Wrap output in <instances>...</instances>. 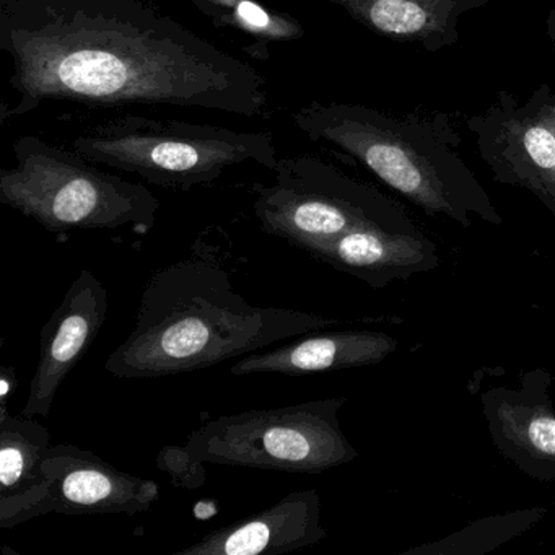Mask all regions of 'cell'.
Wrapping results in <instances>:
<instances>
[{"instance_id":"obj_1","label":"cell","mask_w":555,"mask_h":555,"mask_svg":"<svg viewBox=\"0 0 555 555\" xmlns=\"http://www.w3.org/2000/svg\"><path fill=\"white\" fill-rule=\"evenodd\" d=\"M0 50L18 95L2 119L44 102L177 106L258 118L268 80L147 0H0Z\"/></svg>"},{"instance_id":"obj_2","label":"cell","mask_w":555,"mask_h":555,"mask_svg":"<svg viewBox=\"0 0 555 555\" xmlns=\"http://www.w3.org/2000/svg\"><path fill=\"white\" fill-rule=\"evenodd\" d=\"M340 323L294 308L255 307L222 266L188 258L149 279L134 330L109 353L105 370L122 379L181 375Z\"/></svg>"},{"instance_id":"obj_3","label":"cell","mask_w":555,"mask_h":555,"mask_svg":"<svg viewBox=\"0 0 555 555\" xmlns=\"http://www.w3.org/2000/svg\"><path fill=\"white\" fill-rule=\"evenodd\" d=\"M292 118L310 141L343 152L427 216L463 229L474 220L502 225V214L457 154L451 129L353 103L311 102Z\"/></svg>"},{"instance_id":"obj_4","label":"cell","mask_w":555,"mask_h":555,"mask_svg":"<svg viewBox=\"0 0 555 555\" xmlns=\"http://www.w3.org/2000/svg\"><path fill=\"white\" fill-rule=\"evenodd\" d=\"M70 149L100 167L126 171L171 190L210 186L233 168L274 171V135L212 125L125 115L93 126Z\"/></svg>"},{"instance_id":"obj_5","label":"cell","mask_w":555,"mask_h":555,"mask_svg":"<svg viewBox=\"0 0 555 555\" xmlns=\"http://www.w3.org/2000/svg\"><path fill=\"white\" fill-rule=\"evenodd\" d=\"M15 167L0 173V201L51 233L131 229L147 233L160 201L144 184L100 170L79 152L35 135L14 142Z\"/></svg>"},{"instance_id":"obj_6","label":"cell","mask_w":555,"mask_h":555,"mask_svg":"<svg viewBox=\"0 0 555 555\" xmlns=\"http://www.w3.org/2000/svg\"><path fill=\"white\" fill-rule=\"evenodd\" d=\"M346 402V398H324L222 415L201 425L175 450L188 464L326 473L359 457L340 427Z\"/></svg>"},{"instance_id":"obj_7","label":"cell","mask_w":555,"mask_h":555,"mask_svg":"<svg viewBox=\"0 0 555 555\" xmlns=\"http://www.w3.org/2000/svg\"><path fill=\"white\" fill-rule=\"evenodd\" d=\"M271 184H256V219L300 249L365 227L415 229L391 197L314 155L281 157Z\"/></svg>"},{"instance_id":"obj_8","label":"cell","mask_w":555,"mask_h":555,"mask_svg":"<svg viewBox=\"0 0 555 555\" xmlns=\"http://www.w3.org/2000/svg\"><path fill=\"white\" fill-rule=\"evenodd\" d=\"M467 129L493 181L528 191L555 216V92L541 87L525 103L502 93Z\"/></svg>"},{"instance_id":"obj_9","label":"cell","mask_w":555,"mask_h":555,"mask_svg":"<svg viewBox=\"0 0 555 555\" xmlns=\"http://www.w3.org/2000/svg\"><path fill=\"white\" fill-rule=\"evenodd\" d=\"M554 376L532 369L516 386H492L480 395L483 418L499 453L529 479L555 480Z\"/></svg>"},{"instance_id":"obj_10","label":"cell","mask_w":555,"mask_h":555,"mask_svg":"<svg viewBox=\"0 0 555 555\" xmlns=\"http://www.w3.org/2000/svg\"><path fill=\"white\" fill-rule=\"evenodd\" d=\"M47 499L41 516L138 515L160 499L155 480L132 476L70 443L51 444L43 461Z\"/></svg>"},{"instance_id":"obj_11","label":"cell","mask_w":555,"mask_h":555,"mask_svg":"<svg viewBox=\"0 0 555 555\" xmlns=\"http://www.w3.org/2000/svg\"><path fill=\"white\" fill-rule=\"evenodd\" d=\"M108 317V292L89 269H82L40 333V359L31 379L25 417H48L69 373L99 337Z\"/></svg>"},{"instance_id":"obj_12","label":"cell","mask_w":555,"mask_h":555,"mask_svg":"<svg viewBox=\"0 0 555 555\" xmlns=\"http://www.w3.org/2000/svg\"><path fill=\"white\" fill-rule=\"evenodd\" d=\"M304 251L373 288H385L392 282L425 274L440 264L437 243L417 227H365L327 242L314 243Z\"/></svg>"},{"instance_id":"obj_13","label":"cell","mask_w":555,"mask_h":555,"mask_svg":"<svg viewBox=\"0 0 555 555\" xmlns=\"http://www.w3.org/2000/svg\"><path fill=\"white\" fill-rule=\"evenodd\" d=\"M320 493L294 490L248 518L214 529L175 555H278L311 547L326 539Z\"/></svg>"},{"instance_id":"obj_14","label":"cell","mask_w":555,"mask_h":555,"mask_svg":"<svg viewBox=\"0 0 555 555\" xmlns=\"http://www.w3.org/2000/svg\"><path fill=\"white\" fill-rule=\"evenodd\" d=\"M398 349V339L383 331H311L294 343L242 357L230 366V373L300 376L339 372L385 362Z\"/></svg>"},{"instance_id":"obj_15","label":"cell","mask_w":555,"mask_h":555,"mask_svg":"<svg viewBox=\"0 0 555 555\" xmlns=\"http://www.w3.org/2000/svg\"><path fill=\"white\" fill-rule=\"evenodd\" d=\"M37 417L0 409V528L12 529L40 518L48 482L43 461L51 434Z\"/></svg>"},{"instance_id":"obj_16","label":"cell","mask_w":555,"mask_h":555,"mask_svg":"<svg viewBox=\"0 0 555 555\" xmlns=\"http://www.w3.org/2000/svg\"><path fill=\"white\" fill-rule=\"evenodd\" d=\"M366 30L428 51L457 40V22L489 0H326Z\"/></svg>"},{"instance_id":"obj_17","label":"cell","mask_w":555,"mask_h":555,"mask_svg":"<svg viewBox=\"0 0 555 555\" xmlns=\"http://www.w3.org/2000/svg\"><path fill=\"white\" fill-rule=\"evenodd\" d=\"M194 8L219 30H232L251 41L246 53L269 60V44L298 41L305 28L297 18L271 11L256 0H191Z\"/></svg>"},{"instance_id":"obj_18","label":"cell","mask_w":555,"mask_h":555,"mask_svg":"<svg viewBox=\"0 0 555 555\" xmlns=\"http://www.w3.org/2000/svg\"><path fill=\"white\" fill-rule=\"evenodd\" d=\"M545 515L544 506H529L483 516L438 541L408 548L401 555H486L534 528Z\"/></svg>"},{"instance_id":"obj_19","label":"cell","mask_w":555,"mask_h":555,"mask_svg":"<svg viewBox=\"0 0 555 555\" xmlns=\"http://www.w3.org/2000/svg\"><path fill=\"white\" fill-rule=\"evenodd\" d=\"M17 389V373L14 366L0 369V409H8V399Z\"/></svg>"},{"instance_id":"obj_20","label":"cell","mask_w":555,"mask_h":555,"mask_svg":"<svg viewBox=\"0 0 555 555\" xmlns=\"http://www.w3.org/2000/svg\"><path fill=\"white\" fill-rule=\"evenodd\" d=\"M554 386H555V376H554Z\"/></svg>"}]
</instances>
